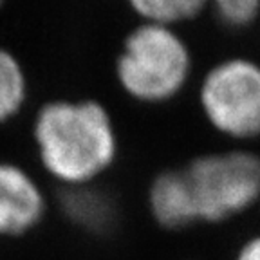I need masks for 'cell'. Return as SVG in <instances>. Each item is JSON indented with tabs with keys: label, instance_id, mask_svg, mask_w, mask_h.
I'll list each match as a JSON object with an SVG mask.
<instances>
[{
	"label": "cell",
	"instance_id": "cell-8",
	"mask_svg": "<svg viewBox=\"0 0 260 260\" xmlns=\"http://www.w3.org/2000/svg\"><path fill=\"white\" fill-rule=\"evenodd\" d=\"M128 4L145 18V24L170 27L174 24L193 20L210 4V0H128Z\"/></svg>",
	"mask_w": 260,
	"mask_h": 260
},
{
	"label": "cell",
	"instance_id": "cell-10",
	"mask_svg": "<svg viewBox=\"0 0 260 260\" xmlns=\"http://www.w3.org/2000/svg\"><path fill=\"white\" fill-rule=\"evenodd\" d=\"M210 4L230 29L249 27L260 16V0H210Z\"/></svg>",
	"mask_w": 260,
	"mask_h": 260
},
{
	"label": "cell",
	"instance_id": "cell-5",
	"mask_svg": "<svg viewBox=\"0 0 260 260\" xmlns=\"http://www.w3.org/2000/svg\"><path fill=\"white\" fill-rule=\"evenodd\" d=\"M47 210L49 199L38 179L20 165L0 159V239L32 233Z\"/></svg>",
	"mask_w": 260,
	"mask_h": 260
},
{
	"label": "cell",
	"instance_id": "cell-12",
	"mask_svg": "<svg viewBox=\"0 0 260 260\" xmlns=\"http://www.w3.org/2000/svg\"><path fill=\"white\" fill-rule=\"evenodd\" d=\"M2 4H4V0H0V6H2Z\"/></svg>",
	"mask_w": 260,
	"mask_h": 260
},
{
	"label": "cell",
	"instance_id": "cell-7",
	"mask_svg": "<svg viewBox=\"0 0 260 260\" xmlns=\"http://www.w3.org/2000/svg\"><path fill=\"white\" fill-rule=\"evenodd\" d=\"M60 208L71 224L89 233L110 232L118 219L116 201L98 184L61 190Z\"/></svg>",
	"mask_w": 260,
	"mask_h": 260
},
{
	"label": "cell",
	"instance_id": "cell-1",
	"mask_svg": "<svg viewBox=\"0 0 260 260\" xmlns=\"http://www.w3.org/2000/svg\"><path fill=\"white\" fill-rule=\"evenodd\" d=\"M32 141L42 170L65 188L98 184L119 154L118 130L94 100H53L38 109Z\"/></svg>",
	"mask_w": 260,
	"mask_h": 260
},
{
	"label": "cell",
	"instance_id": "cell-11",
	"mask_svg": "<svg viewBox=\"0 0 260 260\" xmlns=\"http://www.w3.org/2000/svg\"><path fill=\"white\" fill-rule=\"evenodd\" d=\"M235 260H260V235L246 240L237 251Z\"/></svg>",
	"mask_w": 260,
	"mask_h": 260
},
{
	"label": "cell",
	"instance_id": "cell-3",
	"mask_svg": "<svg viewBox=\"0 0 260 260\" xmlns=\"http://www.w3.org/2000/svg\"><path fill=\"white\" fill-rule=\"evenodd\" d=\"M181 168L197 224L226 222L260 203V155L255 152H211Z\"/></svg>",
	"mask_w": 260,
	"mask_h": 260
},
{
	"label": "cell",
	"instance_id": "cell-2",
	"mask_svg": "<svg viewBox=\"0 0 260 260\" xmlns=\"http://www.w3.org/2000/svg\"><path fill=\"white\" fill-rule=\"evenodd\" d=\"M191 73V54L172 27L141 24L123 42L116 63L121 89L141 103H165L177 96Z\"/></svg>",
	"mask_w": 260,
	"mask_h": 260
},
{
	"label": "cell",
	"instance_id": "cell-9",
	"mask_svg": "<svg viewBox=\"0 0 260 260\" xmlns=\"http://www.w3.org/2000/svg\"><path fill=\"white\" fill-rule=\"evenodd\" d=\"M27 98V80L22 65L9 51L0 47V123L13 119Z\"/></svg>",
	"mask_w": 260,
	"mask_h": 260
},
{
	"label": "cell",
	"instance_id": "cell-6",
	"mask_svg": "<svg viewBox=\"0 0 260 260\" xmlns=\"http://www.w3.org/2000/svg\"><path fill=\"white\" fill-rule=\"evenodd\" d=\"M146 210L155 226L165 232H184L197 226L183 168H165L152 177L146 188Z\"/></svg>",
	"mask_w": 260,
	"mask_h": 260
},
{
	"label": "cell",
	"instance_id": "cell-4",
	"mask_svg": "<svg viewBox=\"0 0 260 260\" xmlns=\"http://www.w3.org/2000/svg\"><path fill=\"white\" fill-rule=\"evenodd\" d=\"M204 118L219 134L235 141L260 136V65L228 58L211 67L199 90Z\"/></svg>",
	"mask_w": 260,
	"mask_h": 260
}]
</instances>
